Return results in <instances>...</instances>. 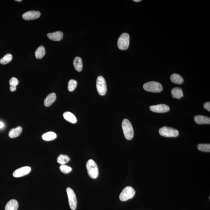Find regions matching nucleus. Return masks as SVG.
I'll return each mask as SVG.
<instances>
[{
  "mask_svg": "<svg viewBox=\"0 0 210 210\" xmlns=\"http://www.w3.org/2000/svg\"><path fill=\"white\" fill-rule=\"evenodd\" d=\"M22 132V127L19 126L16 128L11 129L9 131V136L11 138H14L18 137Z\"/></svg>",
  "mask_w": 210,
  "mask_h": 210,
  "instance_id": "dca6fc26",
  "label": "nucleus"
},
{
  "mask_svg": "<svg viewBox=\"0 0 210 210\" xmlns=\"http://www.w3.org/2000/svg\"><path fill=\"white\" fill-rule=\"evenodd\" d=\"M4 126V124H3V123L0 122V128H2Z\"/></svg>",
  "mask_w": 210,
  "mask_h": 210,
  "instance_id": "7c9ffc66",
  "label": "nucleus"
},
{
  "mask_svg": "<svg viewBox=\"0 0 210 210\" xmlns=\"http://www.w3.org/2000/svg\"><path fill=\"white\" fill-rule=\"evenodd\" d=\"M18 206V203L17 200H11L6 204L5 210H17Z\"/></svg>",
  "mask_w": 210,
  "mask_h": 210,
  "instance_id": "4468645a",
  "label": "nucleus"
},
{
  "mask_svg": "<svg viewBox=\"0 0 210 210\" xmlns=\"http://www.w3.org/2000/svg\"><path fill=\"white\" fill-rule=\"evenodd\" d=\"M31 171V168L28 166L22 167L16 170L13 173V176L15 177H20L27 175Z\"/></svg>",
  "mask_w": 210,
  "mask_h": 210,
  "instance_id": "9b49d317",
  "label": "nucleus"
},
{
  "mask_svg": "<svg viewBox=\"0 0 210 210\" xmlns=\"http://www.w3.org/2000/svg\"><path fill=\"white\" fill-rule=\"evenodd\" d=\"M47 36L52 41H59L62 40L63 34L62 32L57 31L48 34Z\"/></svg>",
  "mask_w": 210,
  "mask_h": 210,
  "instance_id": "f8f14e48",
  "label": "nucleus"
},
{
  "mask_svg": "<svg viewBox=\"0 0 210 210\" xmlns=\"http://www.w3.org/2000/svg\"><path fill=\"white\" fill-rule=\"evenodd\" d=\"M135 193V190L132 187L130 186L126 187L119 195V199L122 201H127L133 198Z\"/></svg>",
  "mask_w": 210,
  "mask_h": 210,
  "instance_id": "39448f33",
  "label": "nucleus"
},
{
  "mask_svg": "<svg viewBox=\"0 0 210 210\" xmlns=\"http://www.w3.org/2000/svg\"><path fill=\"white\" fill-rule=\"evenodd\" d=\"M203 107H204V109L207 110L208 111H209V112L210 111V102H208L205 103L204 105H203Z\"/></svg>",
  "mask_w": 210,
  "mask_h": 210,
  "instance_id": "c85d7f7f",
  "label": "nucleus"
},
{
  "mask_svg": "<svg viewBox=\"0 0 210 210\" xmlns=\"http://www.w3.org/2000/svg\"><path fill=\"white\" fill-rule=\"evenodd\" d=\"M68 197L69 206L71 209L75 210L76 209L77 201L76 197L74 191L71 188H67L66 189Z\"/></svg>",
  "mask_w": 210,
  "mask_h": 210,
  "instance_id": "6e6552de",
  "label": "nucleus"
},
{
  "mask_svg": "<svg viewBox=\"0 0 210 210\" xmlns=\"http://www.w3.org/2000/svg\"><path fill=\"white\" fill-rule=\"evenodd\" d=\"M171 81L174 83L180 85L183 83L184 80L181 76L177 74H173L170 77Z\"/></svg>",
  "mask_w": 210,
  "mask_h": 210,
  "instance_id": "412c9836",
  "label": "nucleus"
},
{
  "mask_svg": "<svg viewBox=\"0 0 210 210\" xmlns=\"http://www.w3.org/2000/svg\"><path fill=\"white\" fill-rule=\"evenodd\" d=\"M150 109L152 112L156 113H165L170 110L169 107L167 105L160 104L150 107Z\"/></svg>",
  "mask_w": 210,
  "mask_h": 210,
  "instance_id": "1a4fd4ad",
  "label": "nucleus"
},
{
  "mask_svg": "<svg viewBox=\"0 0 210 210\" xmlns=\"http://www.w3.org/2000/svg\"><path fill=\"white\" fill-rule=\"evenodd\" d=\"M171 94L173 98L180 99L183 96V93L182 89L179 87H176L171 90Z\"/></svg>",
  "mask_w": 210,
  "mask_h": 210,
  "instance_id": "f3484780",
  "label": "nucleus"
},
{
  "mask_svg": "<svg viewBox=\"0 0 210 210\" xmlns=\"http://www.w3.org/2000/svg\"><path fill=\"white\" fill-rule=\"evenodd\" d=\"M45 53H46V50H45L44 47L42 46H40L37 48L35 51V57L38 59H41L44 56Z\"/></svg>",
  "mask_w": 210,
  "mask_h": 210,
  "instance_id": "4be33fe9",
  "label": "nucleus"
},
{
  "mask_svg": "<svg viewBox=\"0 0 210 210\" xmlns=\"http://www.w3.org/2000/svg\"><path fill=\"white\" fill-rule=\"evenodd\" d=\"M86 167L89 176L92 179L97 178L99 174V171L96 162L93 160H89L87 161Z\"/></svg>",
  "mask_w": 210,
  "mask_h": 210,
  "instance_id": "f03ea898",
  "label": "nucleus"
},
{
  "mask_svg": "<svg viewBox=\"0 0 210 210\" xmlns=\"http://www.w3.org/2000/svg\"><path fill=\"white\" fill-rule=\"evenodd\" d=\"M130 43V36L128 34L124 33L119 37L118 41V46L119 49L125 50L128 48Z\"/></svg>",
  "mask_w": 210,
  "mask_h": 210,
  "instance_id": "20e7f679",
  "label": "nucleus"
},
{
  "mask_svg": "<svg viewBox=\"0 0 210 210\" xmlns=\"http://www.w3.org/2000/svg\"><path fill=\"white\" fill-rule=\"evenodd\" d=\"M60 170L61 172L65 174H69L72 170L71 167L65 165H62L60 167Z\"/></svg>",
  "mask_w": 210,
  "mask_h": 210,
  "instance_id": "bb28decb",
  "label": "nucleus"
},
{
  "mask_svg": "<svg viewBox=\"0 0 210 210\" xmlns=\"http://www.w3.org/2000/svg\"><path fill=\"white\" fill-rule=\"evenodd\" d=\"M56 98V95L54 93H51L48 95L45 100V106L46 107L51 106L55 101Z\"/></svg>",
  "mask_w": 210,
  "mask_h": 210,
  "instance_id": "2eb2a0df",
  "label": "nucleus"
},
{
  "mask_svg": "<svg viewBox=\"0 0 210 210\" xmlns=\"http://www.w3.org/2000/svg\"><path fill=\"white\" fill-rule=\"evenodd\" d=\"M73 65L76 70L78 72H81L83 69V62L81 58L76 57L74 59Z\"/></svg>",
  "mask_w": 210,
  "mask_h": 210,
  "instance_id": "6ab92c4d",
  "label": "nucleus"
},
{
  "mask_svg": "<svg viewBox=\"0 0 210 210\" xmlns=\"http://www.w3.org/2000/svg\"><path fill=\"white\" fill-rule=\"evenodd\" d=\"M9 83L10 87H17V86L18 84L19 81L17 78L13 77L9 80Z\"/></svg>",
  "mask_w": 210,
  "mask_h": 210,
  "instance_id": "cd10ccee",
  "label": "nucleus"
},
{
  "mask_svg": "<svg viewBox=\"0 0 210 210\" xmlns=\"http://www.w3.org/2000/svg\"><path fill=\"white\" fill-rule=\"evenodd\" d=\"M133 1L135 2H140L141 1V0H134Z\"/></svg>",
  "mask_w": 210,
  "mask_h": 210,
  "instance_id": "2f4dec72",
  "label": "nucleus"
},
{
  "mask_svg": "<svg viewBox=\"0 0 210 210\" xmlns=\"http://www.w3.org/2000/svg\"><path fill=\"white\" fill-rule=\"evenodd\" d=\"M16 1L17 2H21L22 1V0H17V1Z\"/></svg>",
  "mask_w": 210,
  "mask_h": 210,
  "instance_id": "473e14b6",
  "label": "nucleus"
},
{
  "mask_svg": "<svg viewBox=\"0 0 210 210\" xmlns=\"http://www.w3.org/2000/svg\"><path fill=\"white\" fill-rule=\"evenodd\" d=\"M97 89L99 94L104 96L107 91L106 80L102 76H99L97 77L96 83Z\"/></svg>",
  "mask_w": 210,
  "mask_h": 210,
  "instance_id": "0eeeda50",
  "label": "nucleus"
},
{
  "mask_svg": "<svg viewBox=\"0 0 210 210\" xmlns=\"http://www.w3.org/2000/svg\"><path fill=\"white\" fill-rule=\"evenodd\" d=\"M198 150L203 152H210V144H200L198 146Z\"/></svg>",
  "mask_w": 210,
  "mask_h": 210,
  "instance_id": "393cba45",
  "label": "nucleus"
},
{
  "mask_svg": "<svg viewBox=\"0 0 210 210\" xmlns=\"http://www.w3.org/2000/svg\"><path fill=\"white\" fill-rule=\"evenodd\" d=\"M63 117L67 122L72 123H76L77 120L76 118L71 113L69 112H65L63 114Z\"/></svg>",
  "mask_w": 210,
  "mask_h": 210,
  "instance_id": "a211bd4d",
  "label": "nucleus"
},
{
  "mask_svg": "<svg viewBox=\"0 0 210 210\" xmlns=\"http://www.w3.org/2000/svg\"><path fill=\"white\" fill-rule=\"evenodd\" d=\"M13 59V56L11 54H7L0 60V63L3 65L8 64L11 62Z\"/></svg>",
  "mask_w": 210,
  "mask_h": 210,
  "instance_id": "b1692460",
  "label": "nucleus"
},
{
  "mask_svg": "<svg viewBox=\"0 0 210 210\" xmlns=\"http://www.w3.org/2000/svg\"><path fill=\"white\" fill-rule=\"evenodd\" d=\"M194 120L196 123L199 125L210 124V118L204 116H196L194 118Z\"/></svg>",
  "mask_w": 210,
  "mask_h": 210,
  "instance_id": "ddd939ff",
  "label": "nucleus"
},
{
  "mask_svg": "<svg viewBox=\"0 0 210 210\" xmlns=\"http://www.w3.org/2000/svg\"><path fill=\"white\" fill-rule=\"evenodd\" d=\"M122 127L125 138L128 140H131L134 137V131L130 121L127 119H124L122 123Z\"/></svg>",
  "mask_w": 210,
  "mask_h": 210,
  "instance_id": "f257e3e1",
  "label": "nucleus"
},
{
  "mask_svg": "<svg viewBox=\"0 0 210 210\" xmlns=\"http://www.w3.org/2000/svg\"><path fill=\"white\" fill-rule=\"evenodd\" d=\"M70 160V158L69 156L65 155H60L58 156L57 162L61 165H64Z\"/></svg>",
  "mask_w": 210,
  "mask_h": 210,
  "instance_id": "5701e85b",
  "label": "nucleus"
},
{
  "mask_svg": "<svg viewBox=\"0 0 210 210\" xmlns=\"http://www.w3.org/2000/svg\"><path fill=\"white\" fill-rule=\"evenodd\" d=\"M17 90V87H10V90L11 92H13Z\"/></svg>",
  "mask_w": 210,
  "mask_h": 210,
  "instance_id": "c756f323",
  "label": "nucleus"
},
{
  "mask_svg": "<svg viewBox=\"0 0 210 210\" xmlns=\"http://www.w3.org/2000/svg\"><path fill=\"white\" fill-rule=\"evenodd\" d=\"M77 85V82L76 80H69L68 85V89L69 92H73L75 89Z\"/></svg>",
  "mask_w": 210,
  "mask_h": 210,
  "instance_id": "a878e982",
  "label": "nucleus"
},
{
  "mask_svg": "<svg viewBox=\"0 0 210 210\" xmlns=\"http://www.w3.org/2000/svg\"><path fill=\"white\" fill-rule=\"evenodd\" d=\"M143 88L147 92L153 93L160 92L163 90V87L160 83L153 81L145 83L143 85Z\"/></svg>",
  "mask_w": 210,
  "mask_h": 210,
  "instance_id": "7ed1b4c3",
  "label": "nucleus"
},
{
  "mask_svg": "<svg viewBox=\"0 0 210 210\" xmlns=\"http://www.w3.org/2000/svg\"><path fill=\"white\" fill-rule=\"evenodd\" d=\"M159 132L161 136L167 137H176L179 135L178 131L176 129L168 127L161 128Z\"/></svg>",
  "mask_w": 210,
  "mask_h": 210,
  "instance_id": "423d86ee",
  "label": "nucleus"
},
{
  "mask_svg": "<svg viewBox=\"0 0 210 210\" xmlns=\"http://www.w3.org/2000/svg\"><path fill=\"white\" fill-rule=\"evenodd\" d=\"M41 16V13L39 11H31L24 13L22 17L26 20H30L38 19Z\"/></svg>",
  "mask_w": 210,
  "mask_h": 210,
  "instance_id": "9d476101",
  "label": "nucleus"
},
{
  "mask_svg": "<svg viewBox=\"0 0 210 210\" xmlns=\"http://www.w3.org/2000/svg\"><path fill=\"white\" fill-rule=\"evenodd\" d=\"M57 137V135L54 132H50L43 134L42 136L43 140L45 141H51L55 139Z\"/></svg>",
  "mask_w": 210,
  "mask_h": 210,
  "instance_id": "aec40b11",
  "label": "nucleus"
}]
</instances>
